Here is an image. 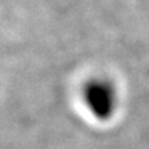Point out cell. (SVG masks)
<instances>
[{
  "instance_id": "cell-1",
  "label": "cell",
  "mask_w": 149,
  "mask_h": 149,
  "mask_svg": "<svg viewBox=\"0 0 149 149\" xmlns=\"http://www.w3.org/2000/svg\"><path fill=\"white\" fill-rule=\"evenodd\" d=\"M87 101L90 102L93 112H95L100 117H107L113 109L115 95L113 90L105 83H94L87 87Z\"/></svg>"
}]
</instances>
